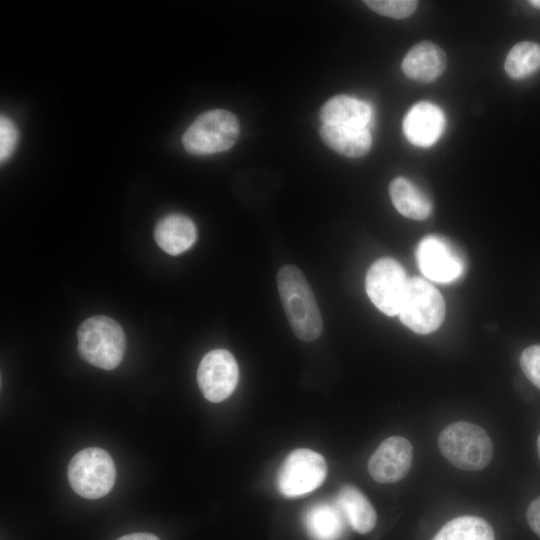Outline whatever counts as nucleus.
<instances>
[{"label":"nucleus","mask_w":540,"mask_h":540,"mask_svg":"<svg viewBox=\"0 0 540 540\" xmlns=\"http://www.w3.org/2000/svg\"><path fill=\"white\" fill-rule=\"evenodd\" d=\"M278 291L293 333L302 341H313L323 331L322 316L314 293L301 270L291 264L280 268Z\"/></svg>","instance_id":"nucleus-1"},{"label":"nucleus","mask_w":540,"mask_h":540,"mask_svg":"<svg viewBox=\"0 0 540 540\" xmlns=\"http://www.w3.org/2000/svg\"><path fill=\"white\" fill-rule=\"evenodd\" d=\"M442 455L455 467L477 471L493 457V444L486 431L470 422L458 421L446 426L438 437Z\"/></svg>","instance_id":"nucleus-2"},{"label":"nucleus","mask_w":540,"mask_h":540,"mask_svg":"<svg viewBox=\"0 0 540 540\" xmlns=\"http://www.w3.org/2000/svg\"><path fill=\"white\" fill-rule=\"evenodd\" d=\"M78 353L86 362L104 370L116 368L125 352V335L118 322L106 316L86 319L77 331Z\"/></svg>","instance_id":"nucleus-3"},{"label":"nucleus","mask_w":540,"mask_h":540,"mask_svg":"<svg viewBox=\"0 0 540 540\" xmlns=\"http://www.w3.org/2000/svg\"><path fill=\"white\" fill-rule=\"evenodd\" d=\"M237 117L226 110L202 113L182 136L184 148L194 155H208L230 149L239 136Z\"/></svg>","instance_id":"nucleus-4"},{"label":"nucleus","mask_w":540,"mask_h":540,"mask_svg":"<svg viewBox=\"0 0 540 540\" xmlns=\"http://www.w3.org/2000/svg\"><path fill=\"white\" fill-rule=\"evenodd\" d=\"M67 475L75 493L86 499H98L113 488L116 469L111 456L105 450L89 447L73 456Z\"/></svg>","instance_id":"nucleus-5"},{"label":"nucleus","mask_w":540,"mask_h":540,"mask_svg":"<svg viewBox=\"0 0 540 540\" xmlns=\"http://www.w3.org/2000/svg\"><path fill=\"white\" fill-rule=\"evenodd\" d=\"M401 322L419 334L439 328L445 317V303L440 292L421 278H409L399 309Z\"/></svg>","instance_id":"nucleus-6"},{"label":"nucleus","mask_w":540,"mask_h":540,"mask_svg":"<svg viewBox=\"0 0 540 540\" xmlns=\"http://www.w3.org/2000/svg\"><path fill=\"white\" fill-rule=\"evenodd\" d=\"M327 465L323 456L306 448L288 454L276 476L278 491L287 498L306 495L325 480Z\"/></svg>","instance_id":"nucleus-7"},{"label":"nucleus","mask_w":540,"mask_h":540,"mask_svg":"<svg viewBox=\"0 0 540 540\" xmlns=\"http://www.w3.org/2000/svg\"><path fill=\"white\" fill-rule=\"evenodd\" d=\"M409 278L402 265L384 257L369 268L365 287L372 303L385 315H398Z\"/></svg>","instance_id":"nucleus-8"},{"label":"nucleus","mask_w":540,"mask_h":540,"mask_svg":"<svg viewBox=\"0 0 540 540\" xmlns=\"http://www.w3.org/2000/svg\"><path fill=\"white\" fill-rule=\"evenodd\" d=\"M416 258L422 274L434 282H454L465 271L461 254L448 240L439 236L423 238L417 246Z\"/></svg>","instance_id":"nucleus-9"},{"label":"nucleus","mask_w":540,"mask_h":540,"mask_svg":"<svg viewBox=\"0 0 540 540\" xmlns=\"http://www.w3.org/2000/svg\"><path fill=\"white\" fill-rule=\"evenodd\" d=\"M239 369L234 356L227 350L209 351L201 360L197 370V381L203 396L218 403L228 398L235 390Z\"/></svg>","instance_id":"nucleus-10"},{"label":"nucleus","mask_w":540,"mask_h":540,"mask_svg":"<svg viewBox=\"0 0 540 540\" xmlns=\"http://www.w3.org/2000/svg\"><path fill=\"white\" fill-rule=\"evenodd\" d=\"M413 447L401 436L385 439L368 462L370 476L378 483L391 484L402 480L410 471Z\"/></svg>","instance_id":"nucleus-11"},{"label":"nucleus","mask_w":540,"mask_h":540,"mask_svg":"<svg viewBox=\"0 0 540 540\" xmlns=\"http://www.w3.org/2000/svg\"><path fill=\"white\" fill-rule=\"evenodd\" d=\"M445 116L433 103L422 101L410 108L403 120L407 140L418 147L433 145L445 128Z\"/></svg>","instance_id":"nucleus-12"},{"label":"nucleus","mask_w":540,"mask_h":540,"mask_svg":"<svg viewBox=\"0 0 540 540\" xmlns=\"http://www.w3.org/2000/svg\"><path fill=\"white\" fill-rule=\"evenodd\" d=\"M446 64V55L441 47L431 41H422L407 52L401 68L408 78L430 83L443 74Z\"/></svg>","instance_id":"nucleus-13"},{"label":"nucleus","mask_w":540,"mask_h":540,"mask_svg":"<svg viewBox=\"0 0 540 540\" xmlns=\"http://www.w3.org/2000/svg\"><path fill=\"white\" fill-rule=\"evenodd\" d=\"M372 109L364 101L347 95L330 98L320 110L323 124L354 129H369Z\"/></svg>","instance_id":"nucleus-14"},{"label":"nucleus","mask_w":540,"mask_h":540,"mask_svg":"<svg viewBox=\"0 0 540 540\" xmlns=\"http://www.w3.org/2000/svg\"><path fill=\"white\" fill-rule=\"evenodd\" d=\"M154 238L163 251L175 256L192 247L197 239V230L187 216L171 214L157 223Z\"/></svg>","instance_id":"nucleus-15"},{"label":"nucleus","mask_w":540,"mask_h":540,"mask_svg":"<svg viewBox=\"0 0 540 540\" xmlns=\"http://www.w3.org/2000/svg\"><path fill=\"white\" fill-rule=\"evenodd\" d=\"M336 503L354 531L366 534L374 528L376 511L365 495L354 486H343L337 494Z\"/></svg>","instance_id":"nucleus-16"},{"label":"nucleus","mask_w":540,"mask_h":540,"mask_svg":"<svg viewBox=\"0 0 540 540\" xmlns=\"http://www.w3.org/2000/svg\"><path fill=\"white\" fill-rule=\"evenodd\" d=\"M319 135L332 150L351 158L364 156L369 152L372 145V136L369 129H354L322 124Z\"/></svg>","instance_id":"nucleus-17"},{"label":"nucleus","mask_w":540,"mask_h":540,"mask_svg":"<svg viewBox=\"0 0 540 540\" xmlns=\"http://www.w3.org/2000/svg\"><path fill=\"white\" fill-rule=\"evenodd\" d=\"M389 194L397 211L409 219L424 220L432 212L433 206L428 196L404 177L391 181Z\"/></svg>","instance_id":"nucleus-18"},{"label":"nucleus","mask_w":540,"mask_h":540,"mask_svg":"<svg viewBox=\"0 0 540 540\" xmlns=\"http://www.w3.org/2000/svg\"><path fill=\"white\" fill-rule=\"evenodd\" d=\"M343 518L337 503L322 502L307 511L305 523L314 540H337L343 532Z\"/></svg>","instance_id":"nucleus-19"},{"label":"nucleus","mask_w":540,"mask_h":540,"mask_svg":"<svg viewBox=\"0 0 540 540\" xmlns=\"http://www.w3.org/2000/svg\"><path fill=\"white\" fill-rule=\"evenodd\" d=\"M432 540H495V535L486 520L466 515L447 522Z\"/></svg>","instance_id":"nucleus-20"},{"label":"nucleus","mask_w":540,"mask_h":540,"mask_svg":"<svg viewBox=\"0 0 540 540\" xmlns=\"http://www.w3.org/2000/svg\"><path fill=\"white\" fill-rule=\"evenodd\" d=\"M504 69L514 79H523L540 69V45L523 41L514 45L507 54Z\"/></svg>","instance_id":"nucleus-21"},{"label":"nucleus","mask_w":540,"mask_h":540,"mask_svg":"<svg viewBox=\"0 0 540 540\" xmlns=\"http://www.w3.org/2000/svg\"><path fill=\"white\" fill-rule=\"evenodd\" d=\"M365 4L374 12L394 18L404 19L412 15L418 5L414 0H367Z\"/></svg>","instance_id":"nucleus-22"},{"label":"nucleus","mask_w":540,"mask_h":540,"mask_svg":"<svg viewBox=\"0 0 540 540\" xmlns=\"http://www.w3.org/2000/svg\"><path fill=\"white\" fill-rule=\"evenodd\" d=\"M520 366L526 377L540 389V345L524 349L520 357Z\"/></svg>","instance_id":"nucleus-23"},{"label":"nucleus","mask_w":540,"mask_h":540,"mask_svg":"<svg viewBox=\"0 0 540 540\" xmlns=\"http://www.w3.org/2000/svg\"><path fill=\"white\" fill-rule=\"evenodd\" d=\"M18 142V130L8 117L0 118V159L7 160L16 148Z\"/></svg>","instance_id":"nucleus-24"},{"label":"nucleus","mask_w":540,"mask_h":540,"mask_svg":"<svg viewBox=\"0 0 540 540\" xmlns=\"http://www.w3.org/2000/svg\"><path fill=\"white\" fill-rule=\"evenodd\" d=\"M526 517L529 526L540 538V496L530 503L527 508Z\"/></svg>","instance_id":"nucleus-25"},{"label":"nucleus","mask_w":540,"mask_h":540,"mask_svg":"<svg viewBox=\"0 0 540 540\" xmlns=\"http://www.w3.org/2000/svg\"><path fill=\"white\" fill-rule=\"evenodd\" d=\"M117 540H160V539L154 534L139 532V533H132V534L124 535L118 538Z\"/></svg>","instance_id":"nucleus-26"},{"label":"nucleus","mask_w":540,"mask_h":540,"mask_svg":"<svg viewBox=\"0 0 540 540\" xmlns=\"http://www.w3.org/2000/svg\"><path fill=\"white\" fill-rule=\"evenodd\" d=\"M529 3H530L532 6H534V7L538 8V9H540V0H531V1H529Z\"/></svg>","instance_id":"nucleus-27"},{"label":"nucleus","mask_w":540,"mask_h":540,"mask_svg":"<svg viewBox=\"0 0 540 540\" xmlns=\"http://www.w3.org/2000/svg\"><path fill=\"white\" fill-rule=\"evenodd\" d=\"M537 451H538V456H539V459H540V434H539L538 439H537Z\"/></svg>","instance_id":"nucleus-28"}]
</instances>
